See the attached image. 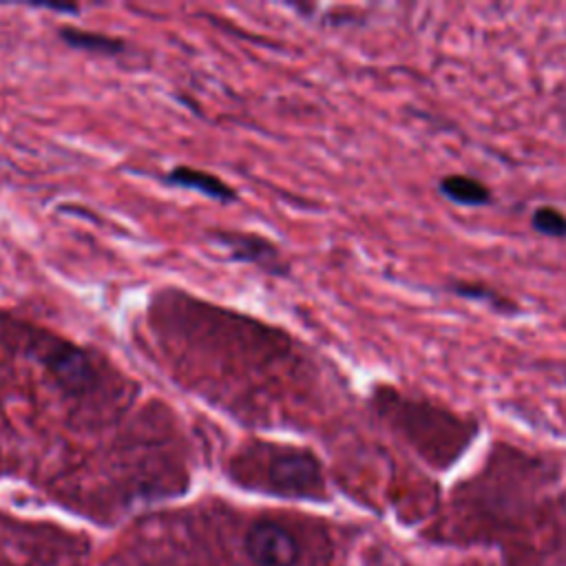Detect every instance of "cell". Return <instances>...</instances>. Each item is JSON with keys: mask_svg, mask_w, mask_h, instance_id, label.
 Masks as SVG:
<instances>
[{"mask_svg": "<svg viewBox=\"0 0 566 566\" xmlns=\"http://www.w3.org/2000/svg\"><path fill=\"white\" fill-rule=\"evenodd\" d=\"M531 226L537 234L566 239V214L555 206H537L531 214Z\"/></svg>", "mask_w": 566, "mask_h": 566, "instance_id": "obj_10", "label": "cell"}, {"mask_svg": "<svg viewBox=\"0 0 566 566\" xmlns=\"http://www.w3.org/2000/svg\"><path fill=\"white\" fill-rule=\"evenodd\" d=\"M270 482L283 493L307 495L321 489V464L310 451L285 449L270 462Z\"/></svg>", "mask_w": 566, "mask_h": 566, "instance_id": "obj_2", "label": "cell"}, {"mask_svg": "<svg viewBox=\"0 0 566 566\" xmlns=\"http://www.w3.org/2000/svg\"><path fill=\"white\" fill-rule=\"evenodd\" d=\"M60 38L73 46V49H82V51H97V53H106V55H115L122 51V40L104 35V33H95V31H86V29H75V27H64L60 29Z\"/></svg>", "mask_w": 566, "mask_h": 566, "instance_id": "obj_9", "label": "cell"}, {"mask_svg": "<svg viewBox=\"0 0 566 566\" xmlns=\"http://www.w3.org/2000/svg\"><path fill=\"white\" fill-rule=\"evenodd\" d=\"M449 290L462 298H469V301H480V303H486L491 310H495L497 314H515L517 312V305L515 301L506 298L504 294H500L497 290L489 287L486 283H478V281H453L449 285Z\"/></svg>", "mask_w": 566, "mask_h": 566, "instance_id": "obj_8", "label": "cell"}, {"mask_svg": "<svg viewBox=\"0 0 566 566\" xmlns=\"http://www.w3.org/2000/svg\"><path fill=\"white\" fill-rule=\"evenodd\" d=\"M42 360L49 374L55 378V382L69 391H80L95 378L88 356L71 343L62 340L46 347Z\"/></svg>", "mask_w": 566, "mask_h": 566, "instance_id": "obj_4", "label": "cell"}, {"mask_svg": "<svg viewBox=\"0 0 566 566\" xmlns=\"http://www.w3.org/2000/svg\"><path fill=\"white\" fill-rule=\"evenodd\" d=\"M217 241L230 252L239 263H252L270 274H283L285 263L274 243L259 234L248 232H217Z\"/></svg>", "mask_w": 566, "mask_h": 566, "instance_id": "obj_5", "label": "cell"}, {"mask_svg": "<svg viewBox=\"0 0 566 566\" xmlns=\"http://www.w3.org/2000/svg\"><path fill=\"white\" fill-rule=\"evenodd\" d=\"M245 548L259 566H294L298 559V542L274 522L254 524L245 535Z\"/></svg>", "mask_w": 566, "mask_h": 566, "instance_id": "obj_3", "label": "cell"}, {"mask_svg": "<svg viewBox=\"0 0 566 566\" xmlns=\"http://www.w3.org/2000/svg\"><path fill=\"white\" fill-rule=\"evenodd\" d=\"M378 411L420 455L440 467L451 464L475 436V422L427 398H407L391 389L380 391Z\"/></svg>", "mask_w": 566, "mask_h": 566, "instance_id": "obj_1", "label": "cell"}, {"mask_svg": "<svg viewBox=\"0 0 566 566\" xmlns=\"http://www.w3.org/2000/svg\"><path fill=\"white\" fill-rule=\"evenodd\" d=\"M166 181L170 186L177 188H186V190H197L210 199L217 201H234L237 192L217 175L199 170V168H190V166H177L166 175Z\"/></svg>", "mask_w": 566, "mask_h": 566, "instance_id": "obj_6", "label": "cell"}, {"mask_svg": "<svg viewBox=\"0 0 566 566\" xmlns=\"http://www.w3.org/2000/svg\"><path fill=\"white\" fill-rule=\"evenodd\" d=\"M438 190L444 199L464 208H482L493 201L491 188L471 175H447L440 179Z\"/></svg>", "mask_w": 566, "mask_h": 566, "instance_id": "obj_7", "label": "cell"}]
</instances>
